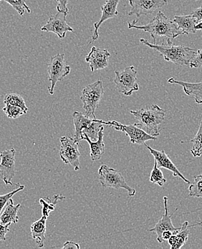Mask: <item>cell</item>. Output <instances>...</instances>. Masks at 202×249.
I'll return each instance as SVG.
<instances>
[{
  "label": "cell",
  "instance_id": "1",
  "mask_svg": "<svg viewBox=\"0 0 202 249\" xmlns=\"http://www.w3.org/2000/svg\"><path fill=\"white\" fill-rule=\"evenodd\" d=\"M140 42L142 44L157 51L164 60L171 62L178 66L190 67L193 58L197 54V51L192 48L183 45H173L170 39H167V43L161 45L149 43L146 39H141Z\"/></svg>",
  "mask_w": 202,
  "mask_h": 249
},
{
  "label": "cell",
  "instance_id": "2",
  "mask_svg": "<svg viewBox=\"0 0 202 249\" xmlns=\"http://www.w3.org/2000/svg\"><path fill=\"white\" fill-rule=\"evenodd\" d=\"M128 28L129 29L135 28L142 30L150 33L154 43H156V39L159 37L174 39L181 35H184L183 32L178 28L177 25L161 11L157 13L149 23L145 25H134L132 22H128Z\"/></svg>",
  "mask_w": 202,
  "mask_h": 249
},
{
  "label": "cell",
  "instance_id": "3",
  "mask_svg": "<svg viewBox=\"0 0 202 249\" xmlns=\"http://www.w3.org/2000/svg\"><path fill=\"white\" fill-rule=\"evenodd\" d=\"M130 113L139 122L135 124L138 127L153 137L159 135V126L165 119V110L153 104L135 111L130 110Z\"/></svg>",
  "mask_w": 202,
  "mask_h": 249
},
{
  "label": "cell",
  "instance_id": "4",
  "mask_svg": "<svg viewBox=\"0 0 202 249\" xmlns=\"http://www.w3.org/2000/svg\"><path fill=\"white\" fill-rule=\"evenodd\" d=\"M99 175L102 188H112L116 190L123 188L128 192L131 197L135 196V190L128 185L121 173L115 169L111 168L106 164H102L99 168Z\"/></svg>",
  "mask_w": 202,
  "mask_h": 249
},
{
  "label": "cell",
  "instance_id": "5",
  "mask_svg": "<svg viewBox=\"0 0 202 249\" xmlns=\"http://www.w3.org/2000/svg\"><path fill=\"white\" fill-rule=\"evenodd\" d=\"M104 94L102 81L99 80L93 84L86 86L82 90L81 100L83 102V107L85 110V116L96 117L95 111L100 104Z\"/></svg>",
  "mask_w": 202,
  "mask_h": 249
},
{
  "label": "cell",
  "instance_id": "6",
  "mask_svg": "<svg viewBox=\"0 0 202 249\" xmlns=\"http://www.w3.org/2000/svg\"><path fill=\"white\" fill-rule=\"evenodd\" d=\"M71 68L66 64L65 54L58 53L52 56L48 64V72L49 74L50 87L48 88L49 93L54 94V89L58 81H62L66 75L70 73Z\"/></svg>",
  "mask_w": 202,
  "mask_h": 249
},
{
  "label": "cell",
  "instance_id": "7",
  "mask_svg": "<svg viewBox=\"0 0 202 249\" xmlns=\"http://www.w3.org/2000/svg\"><path fill=\"white\" fill-rule=\"evenodd\" d=\"M115 74L114 83L119 93L129 96L132 95L134 92L139 90L137 80V71L134 66L126 67L123 71H116Z\"/></svg>",
  "mask_w": 202,
  "mask_h": 249
},
{
  "label": "cell",
  "instance_id": "8",
  "mask_svg": "<svg viewBox=\"0 0 202 249\" xmlns=\"http://www.w3.org/2000/svg\"><path fill=\"white\" fill-rule=\"evenodd\" d=\"M103 124L108 125V126H112L117 131L124 132L128 137L130 138V142L134 144H145V142L149 140H157L156 137L150 135L143 130L141 128L138 127L136 125L134 124H122L120 122L116 121H109V122H104L102 120Z\"/></svg>",
  "mask_w": 202,
  "mask_h": 249
},
{
  "label": "cell",
  "instance_id": "9",
  "mask_svg": "<svg viewBox=\"0 0 202 249\" xmlns=\"http://www.w3.org/2000/svg\"><path fill=\"white\" fill-rule=\"evenodd\" d=\"M61 147H60V159L65 164H69L73 167L75 171L80 169V153L78 146L79 143L75 142L73 138L70 137H61L60 140Z\"/></svg>",
  "mask_w": 202,
  "mask_h": 249
},
{
  "label": "cell",
  "instance_id": "10",
  "mask_svg": "<svg viewBox=\"0 0 202 249\" xmlns=\"http://www.w3.org/2000/svg\"><path fill=\"white\" fill-rule=\"evenodd\" d=\"M168 4L167 0H129L131 7L129 16L135 15L136 20L133 21L134 25H136L142 15L153 14L156 10L164 7Z\"/></svg>",
  "mask_w": 202,
  "mask_h": 249
},
{
  "label": "cell",
  "instance_id": "11",
  "mask_svg": "<svg viewBox=\"0 0 202 249\" xmlns=\"http://www.w3.org/2000/svg\"><path fill=\"white\" fill-rule=\"evenodd\" d=\"M15 154V149L4 150L0 153V178L7 185H13V179L16 173Z\"/></svg>",
  "mask_w": 202,
  "mask_h": 249
},
{
  "label": "cell",
  "instance_id": "12",
  "mask_svg": "<svg viewBox=\"0 0 202 249\" xmlns=\"http://www.w3.org/2000/svg\"><path fill=\"white\" fill-rule=\"evenodd\" d=\"M67 14L58 12L57 14L50 17L48 22L41 28V31L53 33L60 39L65 38L68 32H73V29L68 25L66 20Z\"/></svg>",
  "mask_w": 202,
  "mask_h": 249
},
{
  "label": "cell",
  "instance_id": "13",
  "mask_svg": "<svg viewBox=\"0 0 202 249\" xmlns=\"http://www.w3.org/2000/svg\"><path fill=\"white\" fill-rule=\"evenodd\" d=\"M110 57L111 53L108 50L93 47L91 51L85 58V61L90 64L92 72L98 71L108 67Z\"/></svg>",
  "mask_w": 202,
  "mask_h": 249
},
{
  "label": "cell",
  "instance_id": "14",
  "mask_svg": "<svg viewBox=\"0 0 202 249\" xmlns=\"http://www.w3.org/2000/svg\"><path fill=\"white\" fill-rule=\"evenodd\" d=\"M144 145L149 149L151 154L153 155V158H154V160L157 163V166L159 168L163 167V168L167 169V170H169V171H171V173H173V176L179 177V178L183 179L186 183H190V181L188 180V179L182 174V173L178 170L177 167L173 164V161L171 160L169 157L166 153L165 151H158L156 150V149L149 147L147 144H145Z\"/></svg>",
  "mask_w": 202,
  "mask_h": 249
},
{
  "label": "cell",
  "instance_id": "15",
  "mask_svg": "<svg viewBox=\"0 0 202 249\" xmlns=\"http://www.w3.org/2000/svg\"><path fill=\"white\" fill-rule=\"evenodd\" d=\"M120 1L121 0H106L105 4L101 7L102 15L99 21L94 23V32L92 36V40L94 41L99 39V29L104 22L108 19L115 18L118 15L117 8Z\"/></svg>",
  "mask_w": 202,
  "mask_h": 249
},
{
  "label": "cell",
  "instance_id": "16",
  "mask_svg": "<svg viewBox=\"0 0 202 249\" xmlns=\"http://www.w3.org/2000/svg\"><path fill=\"white\" fill-rule=\"evenodd\" d=\"M164 209H165L164 215H163L161 219L156 223L154 228L149 230V231L154 232L157 234V241L159 243H161V237L163 232L166 231H169L172 232L173 234H176L182 229V227H174L173 225L172 221H171V216L168 214V197H166V196L164 197Z\"/></svg>",
  "mask_w": 202,
  "mask_h": 249
},
{
  "label": "cell",
  "instance_id": "17",
  "mask_svg": "<svg viewBox=\"0 0 202 249\" xmlns=\"http://www.w3.org/2000/svg\"><path fill=\"white\" fill-rule=\"evenodd\" d=\"M168 82L181 86L186 95L193 96L197 104H202V81L200 83H188L171 78L168 80Z\"/></svg>",
  "mask_w": 202,
  "mask_h": 249
},
{
  "label": "cell",
  "instance_id": "18",
  "mask_svg": "<svg viewBox=\"0 0 202 249\" xmlns=\"http://www.w3.org/2000/svg\"><path fill=\"white\" fill-rule=\"evenodd\" d=\"M93 119L87 116L84 115L81 112L75 111L72 114V119H73L74 125H75V136H74V140L75 142L79 143L80 142L84 140V136L83 134V131L86 129L90 124L93 122Z\"/></svg>",
  "mask_w": 202,
  "mask_h": 249
},
{
  "label": "cell",
  "instance_id": "19",
  "mask_svg": "<svg viewBox=\"0 0 202 249\" xmlns=\"http://www.w3.org/2000/svg\"><path fill=\"white\" fill-rule=\"evenodd\" d=\"M202 226V223H196L194 225L188 226L187 221L185 222L182 225V229L179 231L176 234L171 235V238L168 240V244L171 249H179L185 245L187 241L189 230L188 228L194 227V226Z\"/></svg>",
  "mask_w": 202,
  "mask_h": 249
},
{
  "label": "cell",
  "instance_id": "20",
  "mask_svg": "<svg viewBox=\"0 0 202 249\" xmlns=\"http://www.w3.org/2000/svg\"><path fill=\"white\" fill-rule=\"evenodd\" d=\"M173 21L177 25L178 28L183 32L184 35L197 33L195 26L199 22L191 14L188 15H175Z\"/></svg>",
  "mask_w": 202,
  "mask_h": 249
},
{
  "label": "cell",
  "instance_id": "21",
  "mask_svg": "<svg viewBox=\"0 0 202 249\" xmlns=\"http://www.w3.org/2000/svg\"><path fill=\"white\" fill-rule=\"evenodd\" d=\"M20 207V204L15 205L13 198H10L6 205L4 211L0 215V223L3 225H11L12 223H17L19 221L17 213Z\"/></svg>",
  "mask_w": 202,
  "mask_h": 249
},
{
  "label": "cell",
  "instance_id": "22",
  "mask_svg": "<svg viewBox=\"0 0 202 249\" xmlns=\"http://www.w3.org/2000/svg\"><path fill=\"white\" fill-rule=\"evenodd\" d=\"M103 129L99 132V138L96 141H92L87 134H84V140H86L90 147V156L93 161L99 160L105 152V144L103 142Z\"/></svg>",
  "mask_w": 202,
  "mask_h": 249
},
{
  "label": "cell",
  "instance_id": "23",
  "mask_svg": "<svg viewBox=\"0 0 202 249\" xmlns=\"http://www.w3.org/2000/svg\"><path fill=\"white\" fill-rule=\"evenodd\" d=\"M47 220H48V217L43 215L40 219L34 222L31 226L32 237L35 241L37 247L40 248H43L44 247L45 233H46Z\"/></svg>",
  "mask_w": 202,
  "mask_h": 249
},
{
  "label": "cell",
  "instance_id": "24",
  "mask_svg": "<svg viewBox=\"0 0 202 249\" xmlns=\"http://www.w3.org/2000/svg\"><path fill=\"white\" fill-rule=\"evenodd\" d=\"M64 196L62 195H55L52 198L45 197L40 199V205L43 206L42 213L44 216H49L50 213L55 209V205L60 200H64Z\"/></svg>",
  "mask_w": 202,
  "mask_h": 249
},
{
  "label": "cell",
  "instance_id": "25",
  "mask_svg": "<svg viewBox=\"0 0 202 249\" xmlns=\"http://www.w3.org/2000/svg\"><path fill=\"white\" fill-rule=\"evenodd\" d=\"M102 120L97 119L96 117L93 118V122L90 124L86 129L83 131V134H87V137L92 140V141H96L99 138V132L101 130L104 129L102 126Z\"/></svg>",
  "mask_w": 202,
  "mask_h": 249
},
{
  "label": "cell",
  "instance_id": "26",
  "mask_svg": "<svg viewBox=\"0 0 202 249\" xmlns=\"http://www.w3.org/2000/svg\"><path fill=\"white\" fill-rule=\"evenodd\" d=\"M192 142L194 144L192 149H191V153L194 158L202 156V120L200 122V128L198 132L194 138L188 141H182L181 143Z\"/></svg>",
  "mask_w": 202,
  "mask_h": 249
},
{
  "label": "cell",
  "instance_id": "27",
  "mask_svg": "<svg viewBox=\"0 0 202 249\" xmlns=\"http://www.w3.org/2000/svg\"><path fill=\"white\" fill-rule=\"evenodd\" d=\"M4 104H10L22 108L25 112H28V108L27 107L25 100L20 95L17 93H8L4 98Z\"/></svg>",
  "mask_w": 202,
  "mask_h": 249
},
{
  "label": "cell",
  "instance_id": "28",
  "mask_svg": "<svg viewBox=\"0 0 202 249\" xmlns=\"http://www.w3.org/2000/svg\"><path fill=\"white\" fill-rule=\"evenodd\" d=\"M194 181L188 188V196L202 198V174L194 177Z\"/></svg>",
  "mask_w": 202,
  "mask_h": 249
},
{
  "label": "cell",
  "instance_id": "29",
  "mask_svg": "<svg viewBox=\"0 0 202 249\" xmlns=\"http://www.w3.org/2000/svg\"><path fill=\"white\" fill-rule=\"evenodd\" d=\"M5 1L10 4L20 16H23L25 10H27L29 14L31 13V10L26 4V0H0V1Z\"/></svg>",
  "mask_w": 202,
  "mask_h": 249
},
{
  "label": "cell",
  "instance_id": "30",
  "mask_svg": "<svg viewBox=\"0 0 202 249\" xmlns=\"http://www.w3.org/2000/svg\"><path fill=\"white\" fill-rule=\"evenodd\" d=\"M150 181L153 183L157 184L160 187H163L167 182V179L164 178L162 171L158 167L157 163L154 161L153 170L151 173Z\"/></svg>",
  "mask_w": 202,
  "mask_h": 249
},
{
  "label": "cell",
  "instance_id": "31",
  "mask_svg": "<svg viewBox=\"0 0 202 249\" xmlns=\"http://www.w3.org/2000/svg\"><path fill=\"white\" fill-rule=\"evenodd\" d=\"M2 111L7 115V117L10 118V119H17V118L27 114L19 107L10 105V104H6L5 107L2 108Z\"/></svg>",
  "mask_w": 202,
  "mask_h": 249
},
{
  "label": "cell",
  "instance_id": "32",
  "mask_svg": "<svg viewBox=\"0 0 202 249\" xmlns=\"http://www.w3.org/2000/svg\"><path fill=\"white\" fill-rule=\"evenodd\" d=\"M24 188H25L24 185H19L18 188L14 190V191L10 192V193H7V194L0 196V215H1L3 208H4V206L8 203L9 200L12 198L17 193L24 190Z\"/></svg>",
  "mask_w": 202,
  "mask_h": 249
},
{
  "label": "cell",
  "instance_id": "33",
  "mask_svg": "<svg viewBox=\"0 0 202 249\" xmlns=\"http://www.w3.org/2000/svg\"><path fill=\"white\" fill-rule=\"evenodd\" d=\"M201 66H202V49H200L197 51V54L193 58L191 65H190V68L197 69V68H200Z\"/></svg>",
  "mask_w": 202,
  "mask_h": 249
},
{
  "label": "cell",
  "instance_id": "34",
  "mask_svg": "<svg viewBox=\"0 0 202 249\" xmlns=\"http://www.w3.org/2000/svg\"><path fill=\"white\" fill-rule=\"evenodd\" d=\"M56 1L58 2V5H57L58 12L68 14L67 3H68L69 0H56Z\"/></svg>",
  "mask_w": 202,
  "mask_h": 249
},
{
  "label": "cell",
  "instance_id": "35",
  "mask_svg": "<svg viewBox=\"0 0 202 249\" xmlns=\"http://www.w3.org/2000/svg\"><path fill=\"white\" fill-rule=\"evenodd\" d=\"M10 226V225H3L0 223V241H5L6 234L7 232L10 231V229H9Z\"/></svg>",
  "mask_w": 202,
  "mask_h": 249
},
{
  "label": "cell",
  "instance_id": "36",
  "mask_svg": "<svg viewBox=\"0 0 202 249\" xmlns=\"http://www.w3.org/2000/svg\"><path fill=\"white\" fill-rule=\"evenodd\" d=\"M191 15L197 19L199 22H201L202 21V7H198V8L194 10Z\"/></svg>",
  "mask_w": 202,
  "mask_h": 249
},
{
  "label": "cell",
  "instance_id": "37",
  "mask_svg": "<svg viewBox=\"0 0 202 249\" xmlns=\"http://www.w3.org/2000/svg\"><path fill=\"white\" fill-rule=\"evenodd\" d=\"M63 249H79L80 245L78 243L72 242V241H67V242L64 244V246H63Z\"/></svg>",
  "mask_w": 202,
  "mask_h": 249
},
{
  "label": "cell",
  "instance_id": "38",
  "mask_svg": "<svg viewBox=\"0 0 202 249\" xmlns=\"http://www.w3.org/2000/svg\"><path fill=\"white\" fill-rule=\"evenodd\" d=\"M172 235V232L169 231H166L163 232L162 234H161V243L160 244L164 242V241H168Z\"/></svg>",
  "mask_w": 202,
  "mask_h": 249
},
{
  "label": "cell",
  "instance_id": "39",
  "mask_svg": "<svg viewBox=\"0 0 202 249\" xmlns=\"http://www.w3.org/2000/svg\"><path fill=\"white\" fill-rule=\"evenodd\" d=\"M195 29L196 30H202V21L197 23L195 26Z\"/></svg>",
  "mask_w": 202,
  "mask_h": 249
}]
</instances>
